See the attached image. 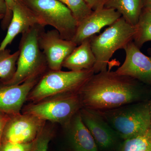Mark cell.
<instances>
[{"label": "cell", "instance_id": "obj_11", "mask_svg": "<svg viewBox=\"0 0 151 151\" xmlns=\"http://www.w3.org/2000/svg\"><path fill=\"white\" fill-rule=\"evenodd\" d=\"M79 113L98 149L108 150L118 144L121 139L98 111L82 108Z\"/></svg>", "mask_w": 151, "mask_h": 151}, {"label": "cell", "instance_id": "obj_19", "mask_svg": "<svg viewBox=\"0 0 151 151\" xmlns=\"http://www.w3.org/2000/svg\"><path fill=\"white\" fill-rule=\"evenodd\" d=\"M117 151H151V128L142 134L122 141Z\"/></svg>", "mask_w": 151, "mask_h": 151}, {"label": "cell", "instance_id": "obj_21", "mask_svg": "<svg viewBox=\"0 0 151 151\" xmlns=\"http://www.w3.org/2000/svg\"><path fill=\"white\" fill-rule=\"evenodd\" d=\"M65 5L72 13L78 24L93 12L84 0H58Z\"/></svg>", "mask_w": 151, "mask_h": 151}, {"label": "cell", "instance_id": "obj_1", "mask_svg": "<svg viewBox=\"0 0 151 151\" xmlns=\"http://www.w3.org/2000/svg\"><path fill=\"white\" fill-rule=\"evenodd\" d=\"M151 86L107 70L94 73L78 94L82 108L105 111L150 100Z\"/></svg>", "mask_w": 151, "mask_h": 151}, {"label": "cell", "instance_id": "obj_30", "mask_svg": "<svg viewBox=\"0 0 151 151\" xmlns=\"http://www.w3.org/2000/svg\"><path fill=\"white\" fill-rule=\"evenodd\" d=\"M4 16L0 15V20L1 19H4Z\"/></svg>", "mask_w": 151, "mask_h": 151}, {"label": "cell", "instance_id": "obj_26", "mask_svg": "<svg viewBox=\"0 0 151 151\" xmlns=\"http://www.w3.org/2000/svg\"><path fill=\"white\" fill-rule=\"evenodd\" d=\"M10 116L0 112V147L2 143L3 132Z\"/></svg>", "mask_w": 151, "mask_h": 151}, {"label": "cell", "instance_id": "obj_12", "mask_svg": "<svg viewBox=\"0 0 151 151\" xmlns=\"http://www.w3.org/2000/svg\"><path fill=\"white\" fill-rule=\"evenodd\" d=\"M122 17L118 12L112 9L103 8L93 11L78 24L72 40L77 45L85 40L90 38L106 26H109Z\"/></svg>", "mask_w": 151, "mask_h": 151}, {"label": "cell", "instance_id": "obj_4", "mask_svg": "<svg viewBox=\"0 0 151 151\" xmlns=\"http://www.w3.org/2000/svg\"><path fill=\"white\" fill-rule=\"evenodd\" d=\"M136 32V27L128 24L122 17L103 33L90 37V45L96 60L94 73L108 70V63L113 54L133 41Z\"/></svg>", "mask_w": 151, "mask_h": 151}, {"label": "cell", "instance_id": "obj_28", "mask_svg": "<svg viewBox=\"0 0 151 151\" xmlns=\"http://www.w3.org/2000/svg\"><path fill=\"white\" fill-rule=\"evenodd\" d=\"M144 7L147 8L151 9V0H143Z\"/></svg>", "mask_w": 151, "mask_h": 151}, {"label": "cell", "instance_id": "obj_3", "mask_svg": "<svg viewBox=\"0 0 151 151\" xmlns=\"http://www.w3.org/2000/svg\"><path fill=\"white\" fill-rule=\"evenodd\" d=\"M150 100L97 111L121 139L142 134L151 128Z\"/></svg>", "mask_w": 151, "mask_h": 151}, {"label": "cell", "instance_id": "obj_2", "mask_svg": "<svg viewBox=\"0 0 151 151\" xmlns=\"http://www.w3.org/2000/svg\"><path fill=\"white\" fill-rule=\"evenodd\" d=\"M44 27L36 25L22 34L16 70L12 78L4 81V84L18 85L29 80L39 79L44 74L48 66L38 42L40 33Z\"/></svg>", "mask_w": 151, "mask_h": 151}, {"label": "cell", "instance_id": "obj_5", "mask_svg": "<svg viewBox=\"0 0 151 151\" xmlns=\"http://www.w3.org/2000/svg\"><path fill=\"white\" fill-rule=\"evenodd\" d=\"M94 73L93 69L79 71L50 70L40 78L27 100L35 103L58 95L78 94Z\"/></svg>", "mask_w": 151, "mask_h": 151}, {"label": "cell", "instance_id": "obj_8", "mask_svg": "<svg viewBox=\"0 0 151 151\" xmlns=\"http://www.w3.org/2000/svg\"><path fill=\"white\" fill-rule=\"evenodd\" d=\"M45 123L28 113L10 116L3 132L2 143L32 142L43 129Z\"/></svg>", "mask_w": 151, "mask_h": 151}, {"label": "cell", "instance_id": "obj_20", "mask_svg": "<svg viewBox=\"0 0 151 151\" xmlns=\"http://www.w3.org/2000/svg\"><path fill=\"white\" fill-rule=\"evenodd\" d=\"M19 54V50L13 54L6 49L0 52V78L4 81H8L14 74Z\"/></svg>", "mask_w": 151, "mask_h": 151}, {"label": "cell", "instance_id": "obj_15", "mask_svg": "<svg viewBox=\"0 0 151 151\" xmlns=\"http://www.w3.org/2000/svg\"><path fill=\"white\" fill-rule=\"evenodd\" d=\"M68 139L73 151H99L92 135L84 125L79 111L67 127Z\"/></svg>", "mask_w": 151, "mask_h": 151}, {"label": "cell", "instance_id": "obj_9", "mask_svg": "<svg viewBox=\"0 0 151 151\" xmlns=\"http://www.w3.org/2000/svg\"><path fill=\"white\" fill-rule=\"evenodd\" d=\"M39 45L43 52L50 70H61L63 61L78 45L72 40L61 37L56 29L40 33Z\"/></svg>", "mask_w": 151, "mask_h": 151}, {"label": "cell", "instance_id": "obj_22", "mask_svg": "<svg viewBox=\"0 0 151 151\" xmlns=\"http://www.w3.org/2000/svg\"><path fill=\"white\" fill-rule=\"evenodd\" d=\"M52 136L53 134L50 129L44 127L34 141L31 151H47L49 144Z\"/></svg>", "mask_w": 151, "mask_h": 151}, {"label": "cell", "instance_id": "obj_13", "mask_svg": "<svg viewBox=\"0 0 151 151\" xmlns=\"http://www.w3.org/2000/svg\"><path fill=\"white\" fill-rule=\"evenodd\" d=\"M39 79L29 80L18 85L4 84L0 86V112L10 116L20 114L29 92Z\"/></svg>", "mask_w": 151, "mask_h": 151}, {"label": "cell", "instance_id": "obj_6", "mask_svg": "<svg viewBox=\"0 0 151 151\" xmlns=\"http://www.w3.org/2000/svg\"><path fill=\"white\" fill-rule=\"evenodd\" d=\"M40 21L42 26L54 28L61 37L71 40L78 22L67 7L58 0H21Z\"/></svg>", "mask_w": 151, "mask_h": 151}, {"label": "cell", "instance_id": "obj_7", "mask_svg": "<svg viewBox=\"0 0 151 151\" xmlns=\"http://www.w3.org/2000/svg\"><path fill=\"white\" fill-rule=\"evenodd\" d=\"M82 108L78 94L58 95L27 106L24 113L67 127Z\"/></svg>", "mask_w": 151, "mask_h": 151}, {"label": "cell", "instance_id": "obj_17", "mask_svg": "<svg viewBox=\"0 0 151 151\" xmlns=\"http://www.w3.org/2000/svg\"><path fill=\"white\" fill-rule=\"evenodd\" d=\"M104 7L115 10L128 24L135 27L144 7L143 0H107Z\"/></svg>", "mask_w": 151, "mask_h": 151}, {"label": "cell", "instance_id": "obj_25", "mask_svg": "<svg viewBox=\"0 0 151 151\" xmlns=\"http://www.w3.org/2000/svg\"><path fill=\"white\" fill-rule=\"evenodd\" d=\"M84 1L92 11H95L104 8L107 0H84Z\"/></svg>", "mask_w": 151, "mask_h": 151}, {"label": "cell", "instance_id": "obj_10", "mask_svg": "<svg viewBox=\"0 0 151 151\" xmlns=\"http://www.w3.org/2000/svg\"><path fill=\"white\" fill-rule=\"evenodd\" d=\"M124 50L126 52L125 60L115 72L151 85V55L148 56L144 54L133 41Z\"/></svg>", "mask_w": 151, "mask_h": 151}, {"label": "cell", "instance_id": "obj_18", "mask_svg": "<svg viewBox=\"0 0 151 151\" xmlns=\"http://www.w3.org/2000/svg\"><path fill=\"white\" fill-rule=\"evenodd\" d=\"M134 37L135 44L140 49L144 44L151 41V9L144 7L137 24Z\"/></svg>", "mask_w": 151, "mask_h": 151}, {"label": "cell", "instance_id": "obj_27", "mask_svg": "<svg viewBox=\"0 0 151 151\" xmlns=\"http://www.w3.org/2000/svg\"><path fill=\"white\" fill-rule=\"evenodd\" d=\"M6 12V6L4 0H0V15H5Z\"/></svg>", "mask_w": 151, "mask_h": 151}, {"label": "cell", "instance_id": "obj_23", "mask_svg": "<svg viewBox=\"0 0 151 151\" xmlns=\"http://www.w3.org/2000/svg\"><path fill=\"white\" fill-rule=\"evenodd\" d=\"M34 141L26 143L4 142L0 147V151H31Z\"/></svg>", "mask_w": 151, "mask_h": 151}, {"label": "cell", "instance_id": "obj_14", "mask_svg": "<svg viewBox=\"0 0 151 151\" xmlns=\"http://www.w3.org/2000/svg\"><path fill=\"white\" fill-rule=\"evenodd\" d=\"M42 26L37 17L24 4L18 0L12 9V15L4 39L0 45V52L6 49L17 36L27 31L36 25Z\"/></svg>", "mask_w": 151, "mask_h": 151}, {"label": "cell", "instance_id": "obj_16", "mask_svg": "<svg viewBox=\"0 0 151 151\" xmlns=\"http://www.w3.org/2000/svg\"><path fill=\"white\" fill-rule=\"evenodd\" d=\"M95 58L91 48L89 38L78 45L63 63L62 67L71 71H79L93 69Z\"/></svg>", "mask_w": 151, "mask_h": 151}, {"label": "cell", "instance_id": "obj_24", "mask_svg": "<svg viewBox=\"0 0 151 151\" xmlns=\"http://www.w3.org/2000/svg\"><path fill=\"white\" fill-rule=\"evenodd\" d=\"M6 6V12L4 19V23L6 25L9 24L12 15V9L18 0H4Z\"/></svg>", "mask_w": 151, "mask_h": 151}, {"label": "cell", "instance_id": "obj_29", "mask_svg": "<svg viewBox=\"0 0 151 151\" xmlns=\"http://www.w3.org/2000/svg\"><path fill=\"white\" fill-rule=\"evenodd\" d=\"M150 114L151 120V99L150 100Z\"/></svg>", "mask_w": 151, "mask_h": 151}]
</instances>
